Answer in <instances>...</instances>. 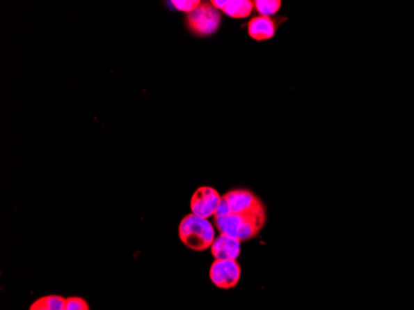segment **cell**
Wrapping results in <instances>:
<instances>
[{
	"label": "cell",
	"mask_w": 414,
	"mask_h": 310,
	"mask_svg": "<svg viewBox=\"0 0 414 310\" xmlns=\"http://www.w3.org/2000/svg\"><path fill=\"white\" fill-rule=\"evenodd\" d=\"M266 212L253 215L230 214L215 217L216 227L221 235L232 237L241 242L257 236L266 224Z\"/></svg>",
	"instance_id": "1"
},
{
	"label": "cell",
	"mask_w": 414,
	"mask_h": 310,
	"mask_svg": "<svg viewBox=\"0 0 414 310\" xmlns=\"http://www.w3.org/2000/svg\"><path fill=\"white\" fill-rule=\"evenodd\" d=\"M179 236L186 247L201 252L212 246L215 228L210 221L196 215H186L179 226Z\"/></svg>",
	"instance_id": "2"
},
{
	"label": "cell",
	"mask_w": 414,
	"mask_h": 310,
	"mask_svg": "<svg viewBox=\"0 0 414 310\" xmlns=\"http://www.w3.org/2000/svg\"><path fill=\"white\" fill-rule=\"evenodd\" d=\"M186 24L193 34L209 36L220 28L221 12L211 3H201L195 12L187 15Z\"/></svg>",
	"instance_id": "3"
},
{
	"label": "cell",
	"mask_w": 414,
	"mask_h": 310,
	"mask_svg": "<svg viewBox=\"0 0 414 310\" xmlns=\"http://www.w3.org/2000/svg\"><path fill=\"white\" fill-rule=\"evenodd\" d=\"M222 198L228 203L231 214L253 215L266 212V208L260 199L250 190H232Z\"/></svg>",
	"instance_id": "4"
},
{
	"label": "cell",
	"mask_w": 414,
	"mask_h": 310,
	"mask_svg": "<svg viewBox=\"0 0 414 310\" xmlns=\"http://www.w3.org/2000/svg\"><path fill=\"white\" fill-rule=\"evenodd\" d=\"M210 278L216 287L231 289L241 278V265L237 260H215L210 268Z\"/></svg>",
	"instance_id": "5"
},
{
	"label": "cell",
	"mask_w": 414,
	"mask_h": 310,
	"mask_svg": "<svg viewBox=\"0 0 414 310\" xmlns=\"http://www.w3.org/2000/svg\"><path fill=\"white\" fill-rule=\"evenodd\" d=\"M221 199V195L214 187L201 186L193 192L190 208L193 215L209 219L211 216H215Z\"/></svg>",
	"instance_id": "6"
},
{
	"label": "cell",
	"mask_w": 414,
	"mask_h": 310,
	"mask_svg": "<svg viewBox=\"0 0 414 310\" xmlns=\"http://www.w3.org/2000/svg\"><path fill=\"white\" fill-rule=\"evenodd\" d=\"M211 254L215 260H237L241 254V241L220 235L211 246Z\"/></svg>",
	"instance_id": "7"
},
{
	"label": "cell",
	"mask_w": 414,
	"mask_h": 310,
	"mask_svg": "<svg viewBox=\"0 0 414 310\" xmlns=\"http://www.w3.org/2000/svg\"><path fill=\"white\" fill-rule=\"evenodd\" d=\"M211 4L228 17L234 19L250 17L255 8V1L250 0H214Z\"/></svg>",
	"instance_id": "8"
},
{
	"label": "cell",
	"mask_w": 414,
	"mask_h": 310,
	"mask_svg": "<svg viewBox=\"0 0 414 310\" xmlns=\"http://www.w3.org/2000/svg\"><path fill=\"white\" fill-rule=\"evenodd\" d=\"M276 34V23L268 17H255L248 23V35L257 41L272 39Z\"/></svg>",
	"instance_id": "9"
},
{
	"label": "cell",
	"mask_w": 414,
	"mask_h": 310,
	"mask_svg": "<svg viewBox=\"0 0 414 310\" xmlns=\"http://www.w3.org/2000/svg\"><path fill=\"white\" fill-rule=\"evenodd\" d=\"M66 298L61 295H46L36 299L29 310H63Z\"/></svg>",
	"instance_id": "10"
},
{
	"label": "cell",
	"mask_w": 414,
	"mask_h": 310,
	"mask_svg": "<svg viewBox=\"0 0 414 310\" xmlns=\"http://www.w3.org/2000/svg\"><path fill=\"white\" fill-rule=\"evenodd\" d=\"M282 6L280 0H255V9L262 17H272Z\"/></svg>",
	"instance_id": "11"
},
{
	"label": "cell",
	"mask_w": 414,
	"mask_h": 310,
	"mask_svg": "<svg viewBox=\"0 0 414 310\" xmlns=\"http://www.w3.org/2000/svg\"><path fill=\"white\" fill-rule=\"evenodd\" d=\"M171 4L177 10L186 13L187 15H189V14H191L199 8L201 1H199V0H173Z\"/></svg>",
	"instance_id": "12"
},
{
	"label": "cell",
	"mask_w": 414,
	"mask_h": 310,
	"mask_svg": "<svg viewBox=\"0 0 414 310\" xmlns=\"http://www.w3.org/2000/svg\"><path fill=\"white\" fill-rule=\"evenodd\" d=\"M63 310H90V305L80 297H70L66 299Z\"/></svg>",
	"instance_id": "13"
}]
</instances>
